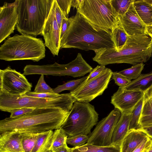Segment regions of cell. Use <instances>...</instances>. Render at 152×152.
<instances>
[{"instance_id":"obj_1","label":"cell","mask_w":152,"mask_h":152,"mask_svg":"<svg viewBox=\"0 0 152 152\" xmlns=\"http://www.w3.org/2000/svg\"><path fill=\"white\" fill-rule=\"evenodd\" d=\"M69 25L60 39V49L76 48L94 51L104 48H115L112 33L95 29L77 11L68 18Z\"/></svg>"},{"instance_id":"obj_2","label":"cell","mask_w":152,"mask_h":152,"mask_svg":"<svg viewBox=\"0 0 152 152\" xmlns=\"http://www.w3.org/2000/svg\"><path fill=\"white\" fill-rule=\"evenodd\" d=\"M69 111L61 108H36L23 116L0 121V133H40L60 128Z\"/></svg>"},{"instance_id":"obj_3","label":"cell","mask_w":152,"mask_h":152,"mask_svg":"<svg viewBox=\"0 0 152 152\" xmlns=\"http://www.w3.org/2000/svg\"><path fill=\"white\" fill-rule=\"evenodd\" d=\"M93 60L100 65L126 63L134 65L145 63L152 53V38L145 33L128 36L123 48H104L94 51Z\"/></svg>"},{"instance_id":"obj_4","label":"cell","mask_w":152,"mask_h":152,"mask_svg":"<svg viewBox=\"0 0 152 152\" xmlns=\"http://www.w3.org/2000/svg\"><path fill=\"white\" fill-rule=\"evenodd\" d=\"M54 0H16L18 19L16 28L21 34L42 35Z\"/></svg>"},{"instance_id":"obj_5","label":"cell","mask_w":152,"mask_h":152,"mask_svg":"<svg viewBox=\"0 0 152 152\" xmlns=\"http://www.w3.org/2000/svg\"><path fill=\"white\" fill-rule=\"evenodd\" d=\"M42 39L26 34L9 37L0 47V59L7 61L31 60L38 61L45 56Z\"/></svg>"},{"instance_id":"obj_6","label":"cell","mask_w":152,"mask_h":152,"mask_svg":"<svg viewBox=\"0 0 152 152\" xmlns=\"http://www.w3.org/2000/svg\"><path fill=\"white\" fill-rule=\"evenodd\" d=\"M75 101L70 93L61 94L56 98L44 99L0 91V110L8 112L22 108H58L70 111Z\"/></svg>"},{"instance_id":"obj_7","label":"cell","mask_w":152,"mask_h":152,"mask_svg":"<svg viewBox=\"0 0 152 152\" xmlns=\"http://www.w3.org/2000/svg\"><path fill=\"white\" fill-rule=\"evenodd\" d=\"M77 11L97 30L112 33L118 23L111 0H83Z\"/></svg>"},{"instance_id":"obj_8","label":"cell","mask_w":152,"mask_h":152,"mask_svg":"<svg viewBox=\"0 0 152 152\" xmlns=\"http://www.w3.org/2000/svg\"><path fill=\"white\" fill-rule=\"evenodd\" d=\"M99 114L89 102L76 101L60 128L68 137L80 134L89 135L98 123Z\"/></svg>"},{"instance_id":"obj_9","label":"cell","mask_w":152,"mask_h":152,"mask_svg":"<svg viewBox=\"0 0 152 152\" xmlns=\"http://www.w3.org/2000/svg\"><path fill=\"white\" fill-rule=\"evenodd\" d=\"M113 72L106 68L99 75L86 82H82L70 93L76 101L89 102L103 93L108 87Z\"/></svg>"},{"instance_id":"obj_10","label":"cell","mask_w":152,"mask_h":152,"mask_svg":"<svg viewBox=\"0 0 152 152\" xmlns=\"http://www.w3.org/2000/svg\"><path fill=\"white\" fill-rule=\"evenodd\" d=\"M93 69L79 53L76 58L66 64H59L55 62L53 64L40 66V75L55 76H69L74 77H80L90 73Z\"/></svg>"},{"instance_id":"obj_11","label":"cell","mask_w":152,"mask_h":152,"mask_svg":"<svg viewBox=\"0 0 152 152\" xmlns=\"http://www.w3.org/2000/svg\"><path fill=\"white\" fill-rule=\"evenodd\" d=\"M121 115V112L115 108L108 115L98 122L93 131L88 135L87 143L102 146L111 145L113 133Z\"/></svg>"},{"instance_id":"obj_12","label":"cell","mask_w":152,"mask_h":152,"mask_svg":"<svg viewBox=\"0 0 152 152\" xmlns=\"http://www.w3.org/2000/svg\"><path fill=\"white\" fill-rule=\"evenodd\" d=\"M32 84L24 75L8 66L0 70V91L22 95L31 90Z\"/></svg>"},{"instance_id":"obj_13","label":"cell","mask_w":152,"mask_h":152,"mask_svg":"<svg viewBox=\"0 0 152 152\" xmlns=\"http://www.w3.org/2000/svg\"><path fill=\"white\" fill-rule=\"evenodd\" d=\"M143 95L142 91L119 87L111 96V103L121 113L129 114Z\"/></svg>"},{"instance_id":"obj_14","label":"cell","mask_w":152,"mask_h":152,"mask_svg":"<svg viewBox=\"0 0 152 152\" xmlns=\"http://www.w3.org/2000/svg\"><path fill=\"white\" fill-rule=\"evenodd\" d=\"M60 31L56 19L53 4L45 22L42 35L44 37L45 46L54 56L58 55L60 49Z\"/></svg>"},{"instance_id":"obj_15","label":"cell","mask_w":152,"mask_h":152,"mask_svg":"<svg viewBox=\"0 0 152 152\" xmlns=\"http://www.w3.org/2000/svg\"><path fill=\"white\" fill-rule=\"evenodd\" d=\"M18 19L15 2H4L0 7V43L13 33Z\"/></svg>"},{"instance_id":"obj_16","label":"cell","mask_w":152,"mask_h":152,"mask_svg":"<svg viewBox=\"0 0 152 152\" xmlns=\"http://www.w3.org/2000/svg\"><path fill=\"white\" fill-rule=\"evenodd\" d=\"M134 0L125 13L118 16L119 23L128 36L146 33V26L141 20L134 7Z\"/></svg>"},{"instance_id":"obj_17","label":"cell","mask_w":152,"mask_h":152,"mask_svg":"<svg viewBox=\"0 0 152 152\" xmlns=\"http://www.w3.org/2000/svg\"><path fill=\"white\" fill-rule=\"evenodd\" d=\"M0 152H25L21 133L10 132L0 133Z\"/></svg>"},{"instance_id":"obj_18","label":"cell","mask_w":152,"mask_h":152,"mask_svg":"<svg viewBox=\"0 0 152 152\" xmlns=\"http://www.w3.org/2000/svg\"><path fill=\"white\" fill-rule=\"evenodd\" d=\"M149 137L142 129L129 130L120 146V152H132Z\"/></svg>"},{"instance_id":"obj_19","label":"cell","mask_w":152,"mask_h":152,"mask_svg":"<svg viewBox=\"0 0 152 152\" xmlns=\"http://www.w3.org/2000/svg\"><path fill=\"white\" fill-rule=\"evenodd\" d=\"M139 123L140 129L152 126V87L144 92Z\"/></svg>"},{"instance_id":"obj_20","label":"cell","mask_w":152,"mask_h":152,"mask_svg":"<svg viewBox=\"0 0 152 152\" xmlns=\"http://www.w3.org/2000/svg\"><path fill=\"white\" fill-rule=\"evenodd\" d=\"M132 114L121 113L120 118L113 131L111 145L120 146L124 139L129 130Z\"/></svg>"},{"instance_id":"obj_21","label":"cell","mask_w":152,"mask_h":152,"mask_svg":"<svg viewBox=\"0 0 152 152\" xmlns=\"http://www.w3.org/2000/svg\"><path fill=\"white\" fill-rule=\"evenodd\" d=\"M135 10L140 18L146 26L152 25V6L145 0H134Z\"/></svg>"},{"instance_id":"obj_22","label":"cell","mask_w":152,"mask_h":152,"mask_svg":"<svg viewBox=\"0 0 152 152\" xmlns=\"http://www.w3.org/2000/svg\"><path fill=\"white\" fill-rule=\"evenodd\" d=\"M152 87V72L141 74L137 78L131 81L125 88L128 90L142 91Z\"/></svg>"},{"instance_id":"obj_23","label":"cell","mask_w":152,"mask_h":152,"mask_svg":"<svg viewBox=\"0 0 152 152\" xmlns=\"http://www.w3.org/2000/svg\"><path fill=\"white\" fill-rule=\"evenodd\" d=\"M71 152H120V146H102L86 143L80 146L71 148Z\"/></svg>"},{"instance_id":"obj_24","label":"cell","mask_w":152,"mask_h":152,"mask_svg":"<svg viewBox=\"0 0 152 152\" xmlns=\"http://www.w3.org/2000/svg\"><path fill=\"white\" fill-rule=\"evenodd\" d=\"M54 131L41 133L31 152H46L50 150Z\"/></svg>"},{"instance_id":"obj_25","label":"cell","mask_w":152,"mask_h":152,"mask_svg":"<svg viewBox=\"0 0 152 152\" xmlns=\"http://www.w3.org/2000/svg\"><path fill=\"white\" fill-rule=\"evenodd\" d=\"M113 39L116 46L115 50L118 51L121 50L127 40L128 36L121 25L118 23L112 31Z\"/></svg>"},{"instance_id":"obj_26","label":"cell","mask_w":152,"mask_h":152,"mask_svg":"<svg viewBox=\"0 0 152 152\" xmlns=\"http://www.w3.org/2000/svg\"><path fill=\"white\" fill-rule=\"evenodd\" d=\"M68 137L61 129L55 130L53 132L50 150L53 152L62 147L67 145L66 140Z\"/></svg>"},{"instance_id":"obj_27","label":"cell","mask_w":152,"mask_h":152,"mask_svg":"<svg viewBox=\"0 0 152 152\" xmlns=\"http://www.w3.org/2000/svg\"><path fill=\"white\" fill-rule=\"evenodd\" d=\"M40 133H22L23 147L25 152H31Z\"/></svg>"},{"instance_id":"obj_28","label":"cell","mask_w":152,"mask_h":152,"mask_svg":"<svg viewBox=\"0 0 152 152\" xmlns=\"http://www.w3.org/2000/svg\"><path fill=\"white\" fill-rule=\"evenodd\" d=\"M143 102V97L137 103L132 112L129 130L140 129L139 122L141 113Z\"/></svg>"},{"instance_id":"obj_29","label":"cell","mask_w":152,"mask_h":152,"mask_svg":"<svg viewBox=\"0 0 152 152\" xmlns=\"http://www.w3.org/2000/svg\"><path fill=\"white\" fill-rule=\"evenodd\" d=\"M145 64L143 63H139L133 65L131 67L123 70L118 72L131 80L135 79L141 75V73L144 69Z\"/></svg>"},{"instance_id":"obj_30","label":"cell","mask_w":152,"mask_h":152,"mask_svg":"<svg viewBox=\"0 0 152 152\" xmlns=\"http://www.w3.org/2000/svg\"><path fill=\"white\" fill-rule=\"evenodd\" d=\"M88 76V75L76 80H69L61 85H58L53 89V92L54 93L59 94L65 90L73 91L87 78Z\"/></svg>"},{"instance_id":"obj_31","label":"cell","mask_w":152,"mask_h":152,"mask_svg":"<svg viewBox=\"0 0 152 152\" xmlns=\"http://www.w3.org/2000/svg\"><path fill=\"white\" fill-rule=\"evenodd\" d=\"M133 1V0H111V3L118 16H122L127 12Z\"/></svg>"},{"instance_id":"obj_32","label":"cell","mask_w":152,"mask_h":152,"mask_svg":"<svg viewBox=\"0 0 152 152\" xmlns=\"http://www.w3.org/2000/svg\"><path fill=\"white\" fill-rule=\"evenodd\" d=\"M88 138V135L80 134L68 137L66 140V143L73 147L80 146L87 143Z\"/></svg>"},{"instance_id":"obj_33","label":"cell","mask_w":152,"mask_h":152,"mask_svg":"<svg viewBox=\"0 0 152 152\" xmlns=\"http://www.w3.org/2000/svg\"><path fill=\"white\" fill-rule=\"evenodd\" d=\"M53 89L45 82L44 75H41L35 86L34 92L38 93H48L53 92Z\"/></svg>"},{"instance_id":"obj_34","label":"cell","mask_w":152,"mask_h":152,"mask_svg":"<svg viewBox=\"0 0 152 152\" xmlns=\"http://www.w3.org/2000/svg\"><path fill=\"white\" fill-rule=\"evenodd\" d=\"M112 77L117 85L123 88H125L131 82V80L117 72H113Z\"/></svg>"},{"instance_id":"obj_35","label":"cell","mask_w":152,"mask_h":152,"mask_svg":"<svg viewBox=\"0 0 152 152\" xmlns=\"http://www.w3.org/2000/svg\"><path fill=\"white\" fill-rule=\"evenodd\" d=\"M61 94L52 93H38L34 91H29L25 94V95L32 97L44 99H51L58 97L60 96Z\"/></svg>"},{"instance_id":"obj_36","label":"cell","mask_w":152,"mask_h":152,"mask_svg":"<svg viewBox=\"0 0 152 152\" xmlns=\"http://www.w3.org/2000/svg\"><path fill=\"white\" fill-rule=\"evenodd\" d=\"M60 9L65 15L68 18L69 14L71 7L72 0H56Z\"/></svg>"},{"instance_id":"obj_37","label":"cell","mask_w":152,"mask_h":152,"mask_svg":"<svg viewBox=\"0 0 152 152\" xmlns=\"http://www.w3.org/2000/svg\"><path fill=\"white\" fill-rule=\"evenodd\" d=\"M53 5L54 8L56 19L61 31L63 19L66 18L60 9L56 0H54Z\"/></svg>"},{"instance_id":"obj_38","label":"cell","mask_w":152,"mask_h":152,"mask_svg":"<svg viewBox=\"0 0 152 152\" xmlns=\"http://www.w3.org/2000/svg\"><path fill=\"white\" fill-rule=\"evenodd\" d=\"M35 109L33 108H22L15 109L10 111V117L14 118L20 117L32 112Z\"/></svg>"},{"instance_id":"obj_39","label":"cell","mask_w":152,"mask_h":152,"mask_svg":"<svg viewBox=\"0 0 152 152\" xmlns=\"http://www.w3.org/2000/svg\"><path fill=\"white\" fill-rule=\"evenodd\" d=\"M106 67L105 66L100 65H98L90 73L87 78L83 81L86 82L96 77L100 74Z\"/></svg>"},{"instance_id":"obj_40","label":"cell","mask_w":152,"mask_h":152,"mask_svg":"<svg viewBox=\"0 0 152 152\" xmlns=\"http://www.w3.org/2000/svg\"><path fill=\"white\" fill-rule=\"evenodd\" d=\"M152 139L149 137L144 140L132 152H144L151 145Z\"/></svg>"},{"instance_id":"obj_41","label":"cell","mask_w":152,"mask_h":152,"mask_svg":"<svg viewBox=\"0 0 152 152\" xmlns=\"http://www.w3.org/2000/svg\"><path fill=\"white\" fill-rule=\"evenodd\" d=\"M69 25L68 18H64L63 19L60 34V40L66 33Z\"/></svg>"},{"instance_id":"obj_42","label":"cell","mask_w":152,"mask_h":152,"mask_svg":"<svg viewBox=\"0 0 152 152\" xmlns=\"http://www.w3.org/2000/svg\"><path fill=\"white\" fill-rule=\"evenodd\" d=\"M83 0H72L71 7H73L74 9L78 8L80 6Z\"/></svg>"},{"instance_id":"obj_43","label":"cell","mask_w":152,"mask_h":152,"mask_svg":"<svg viewBox=\"0 0 152 152\" xmlns=\"http://www.w3.org/2000/svg\"><path fill=\"white\" fill-rule=\"evenodd\" d=\"M71 148L68 145L62 147L53 152H71Z\"/></svg>"},{"instance_id":"obj_44","label":"cell","mask_w":152,"mask_h":152,"mask_svg":"<svg viewBox=\"0 0 152 152\" xmlns=\"http://www.w3.org/2000/svg\"><path fill=\"white\" fill-rule=\"evenodd\" d=\"M148 136L152 139V126L143 128Z\"/></svg>"},{"instance_id":"obj_45","label":"cell","mask_w":152,"mask_h":152,"mask_svg":"<svg viewBox=\"0 0 152 152\" xmlns=\"http://www.w3.org/2000/svg\"><path fill=\"white\" fill-rule=\"evenodd\" d=\"M146 33L152 38V25L146 26Z\"/></svg>"},{"instance_id":"obj_46","label":"cell","mask_w":152,"mask_h":152,"mask_svg":"<svg viewBox=\"0 0 152 152\" xmlns=\"http://www.w3.org/2000/svg\"><path fill=\"white\" fill-rule=\"evenodd\" d=\"M144 152H152V146H151Z\"/></svg>"},{"instance_id":"obj_47","label":"cell","mask_w":152,"mask_h":152,"mask_svg":"<svg viewBox=\"0 0 152 152\" xmlns=\"http://www.w3.org/2000/svg\"><path fill=\"white\" fill-rule=\"evenodd\" d=\"M145 1L152 6V0H145Z\"/></svg>"},{"instance_id":"obj_48","label":"cell","mask_w":152,"mask_h":152,"mask_svg":"<svg viewBox=\"0 0 152 152\" xmlns=\"http://www.w3.org/2000/svg\"><path fill=\"white\" fill-rule=\"evenodd\" d=\"M46 152H53L51 150H48V151Z\"/></svg>"},{"instance_id":"obj_49","label":"cell","mask_w":152,"mask_h":152,"mask_svg":"<svg viewBox=\"0 0 152 152\" xmlns=\"http://www.w3.org/2000/svg\"><path fill=\"white\" fill-rule=\"evenodd\" d=\"M151 56L152 57V55H151Z\"/></svg>"},{"instance_id":"obj_50","label":"cell","mask_w":152,"mask_h":152,"mask_svg":"<svg viewBox=\"0 0 152 152\" xmlns=\"http://www.w3.org/2000/svg\"><path fill=\"white\" fill-rule=\"evenodd\" d=\"M151 146H152V144H151Z\"/></svg>"}]
</instances>
